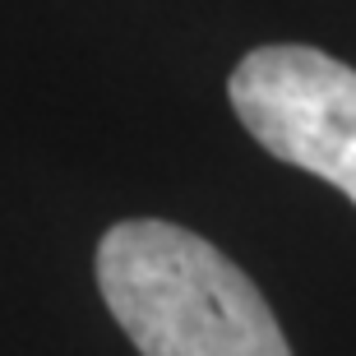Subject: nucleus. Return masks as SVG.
I'll list each match as a JSON object with an SVG mask.
<instances>
[{"label":"nucleus","instance_id":"nucleus-1","mask_svg":"<svg viewBox=\"0 0 356 356\" xmlns=\"http://www.w3.org/2000/svg\"><path fill=\"white\" fill-rule=\"evenodd\" d=\"M97 287L144 356H291L259 287L176 222H116L97 245Z\"/></svg>","mask_w":356,"mask_h":356},{"label":"nucleus","instance_id":"nucleus-2","mask_svg":"<svg viewBox=\"0 0 356 356\" xmlns=\"http://www.w3.org/2000/svg\"><path fill=\"white\" fill-rule=\"evenodd\" d=\"M241 125L273 153L356 204V70L315 47H259L232 70Z\"/></svg>","mask_w":356,"mask_h":356}]
</instances>
